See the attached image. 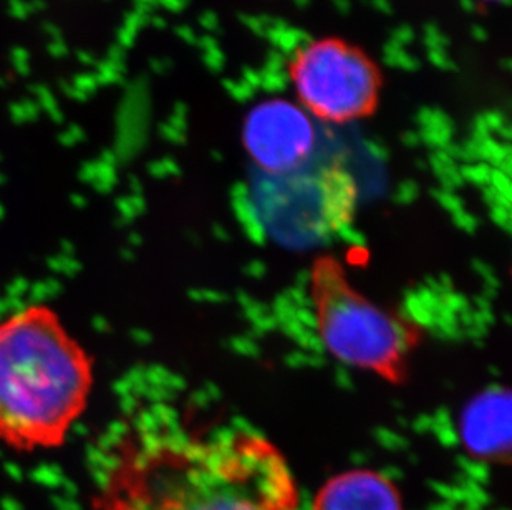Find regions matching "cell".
Returning <instances> with one entry per match:
<instances>
[{
	"mask_svg": "<svg viewBox=\"0 0 512 510\" xmlns=\"http://www.w3.org/2000/svg\"><path fill=\"white\" fill-rule=\"evenodd\" d=\"M297 509L287 461L259 434L189 433L146 416L108 443L93 510Z\"/></svg>",
	"mask_w": 512,
	"mask_h": 510,
	"instance_id": "1",
	"label": "cell"
},
{
	"mask_svg": "<svg viewBox=\"0 0 512 510\" xmlns=\"http://www.w3.org/2000/svg\"><path fill=\"white\" fill-rule=\"evenodd\" d=\"M95 358L52 305L0 318V443L17 453L60 448L87 413Z\"/></svg>",
	"mask_w": 512,
	"mask_h": 510,
	"instance_id": "2",
	"label": "cell"
},
{
	"mask_svg": "<svg viewBox=\"0 0 512 510\" xmlns=\"http://www.w3.org/2000/svg\"><path fill=\"white\" fill-rule=\"evenodd\" d=\"M310 290L320 338L337 360L392 385L406 383L411 355L423 340L415 322L360 294L332 255L315 260Z\"/></svg>",
	"mask_w": 512,
	"mask_h": 510,
	"instance_id": "3",
	"label": "cell"
},
{
	"mask_svg": "<svg viewBox=\"0 0 512 510\" xmlns=\"http://www.w3.org/2000/svg\"><path fill=\"white\" fill-rule=\"evenodd\" d=\"M254 201L266 231L290 247L327 241L347 227L357 211V181L337 159L312 158L292 173L262 174Z\"/></svg>",
	"mask_w": 512,
	"mask_h": 510,
	"instance_id": "4",
	"label": "cell"
},
{
	"mask_svg": "<svg viewBox=\"0 0 512 510\" xmlns=\"http://www.w3.org/2000/svg\"><path fill=\"white\" fill-rule=\"evenodd\" d=\"M289 75L302 110L325 123L343 125L377 110L380 70L367 53L345 40L302 45L290 57Z\"/></svg>",
	"mask_w": 512,
	"mask_h": 510,
	"instance_id": "5",
	"label": "cell"
},
{
	"mask_svg": "<svg viewBox=\"0 0 512 510\" xmlns=\"http://www.w3.org/2000/svg\"><path fill=\"white\" fill-rule=\"evenodd\" d=\"M244 143L262 174L292 173L315 156L314 123L307 111L274 98L257 105L247 116Z\"/></svg>",
	"mask_w": 512,
	"mask_h": 510,
	"instance_id": "6",
	"label": "cell"
},
{
	"mask_svg": "<svg viewBox=\"0 0 512 510\" xmlns=\"http://www.w3.org/2000/svg\"><path fill=\"white\" fill-rule=\"evenodd\" d=\"M511 391L491 388L474 396L459 416V436L473 458L508 462L511 458Z\"/></svg>",
	"mask_w": 512,
	"mask_h": 510,
	"instance_id": "7",
	"label": "cell"
},
{
	"mask_svg": "<svg viewBox=\"0 0 512 510\" xmlns=\"http://www.w3.org/2000/svg\"><path fill=\"white\" fill-rule=\"evenodd\" d=\"M312 510H403V506L387 477L357 469L330 479L315 497Z\"/></svg>",
	"mask_w": 512,
	"mask_h": 510,
	"instance_id": "8",
	"label": "cell"
},
{
	"mask_svg": "<svg viewBox=\"0 0 512 510\" xmlns=\"http://www.w3.org/2000/svg\"><path fill=\"white\" fill-rule=\"evenodd\" d=\"M486 2H498V0H486Z\"/></svg>",
	"mask_w": 512,
	"mask_h": 510,
	"instance_id": "9",
	"label": "cell"
}]
</instances>
